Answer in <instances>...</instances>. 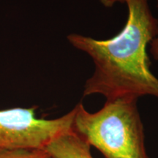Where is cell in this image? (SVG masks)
<instances>
[{"label":"cell","instance_id":"obj_1","mask_svg":"<svg viewBox=\"0 0 158 158\" xmlns=\"http://www.w3.org/2000/svg\"><path fill=\"white\" fill-rule=\"evenodd\" d=\"M128 17L122 30L112 38L100 40L78 34L68 40L73 46L92 57V76L83 95H103L106 100L151 95L158 98V78L150 70L148 44L158 35V19L148 0H124Z\"/></svg>","mask_w":158,"mask_h":158},{"label":"cell","instance_id":"obj_2","mask_svg":"<svg viewBox=\"0 0 158 158\" xmlns=\"http://www.w3.org/2000/svg\"><path fill=\"white\" fill-rule=\"evenodd\" d=\"M137 101L134 97L106 100L94 113L77 104L73 131L105 158H149Z\"/></svg>","mask_w":158,"mask_h":158},{"label":"cell","instance_id":"obj_3","mask_svg":"<svg viewBox=\"0 0 158 158\" xmlns=\"http://www.w3.org/2000/svg\"><path fill=\"white\" fill-rule=\"evenodd\" d=\"M36 110L37 106L0 110V151L45 149L73 130L76 108L52 119L37 117Z\"/></svg>","mask_w":158,"mask_h":158},{"label":"cell","instance_id":"obj_4","mask_svg":"<svg viewBox=\"0 0 158 158\" xmlns=\"http://www.w3.org/2000/svg\"><path fill=\"white\" fill-rule=\"evenodd\" d=\"M45 149L54 158H94L90 146L73 130L57 138Z\"/></svg>","mask_w":158,"mask_h":158},{"label":"cell","instance_id":"obj_5","mask_svg":"<svg viewBox=\"0 0 158 158\" xmlns=\"http://www.w3.org/2000/svg\"><path fill=\"white\" fill-rule=\"evenodd\" d=\"M0 158H54L45 149H21L0 151Z\"/></svg>","mask_w":158,"mask_h":158},{"label":"cell","instance_id":"obj_6","mask_svg":"<svg viewBox=\"0 0 158 158\" xmlns=\"http://www.w3.org/2000/svg\"><path fill=\"white\" fill-rule=\"evenodd\" d=\"M157 2V8H158V0ZM151 47H150V53H151L152 56H153V58L158 60V35L155 39L152 41Z\"/></svg>","mask_w":158,"mask_h":158},{"label":"cell","instance_id":"obj_7","mask_svg":"<svg viewBox=\"0 0 158 158\" xmlns=\"http://www.w3.org/2000/svg\"><path fill=\"white\" fill-rule=\"evenodd\" d=\"M101 3L106 7H112L116 2L124 3V0H100Z\"/></svg>","mask_w":158,"mask_h":158}]
</instances>
